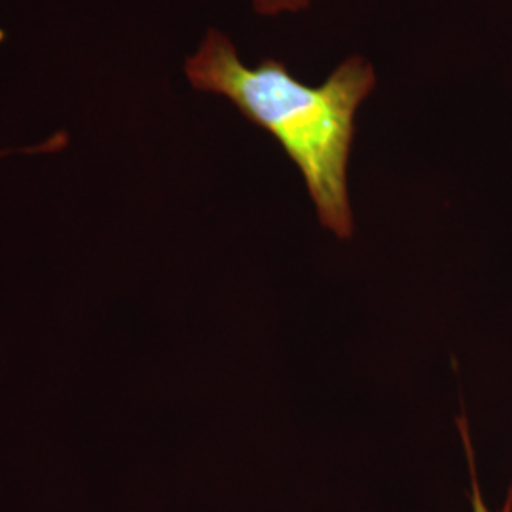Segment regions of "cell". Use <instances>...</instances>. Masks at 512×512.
<instances>
[{
	"label": "cell",
	"mask_w": 512,
	"mask_h": 512,
	"mask_svg": "<svg viewBox=\"0 0 512 512\" xmlns=\"http://www.w3.org/2000/svg\"><path fill=\"white\" fill-rule=\"evenodd\" d=\"M184 73L194 90L230 99L251 124L268 131L300 169L321 224L338 238L353 236L348 162L355 112L376 86L370 61L351 55L325 84L311 88L279 59L266 57L255 69L243 65L234 42L209 29Z\"/></svg>",
	"instance_id": "1"
},
{
	"label": "cell",
	"mask_w": 512,
	"mask_h": 512,
	"mask_svg": "<svg viewBox=\"0 0 512 512\" xmlns=\"http://www.w3.org/2000/svg\"><path fill=\"white\" fill-rule=\"evenodd\" d=\"M459 433H461L463 446H465V452H467V463H469V473H471V505H473V512H492L486 507L484 497L480 492V484H478V476H476L475 452H473V442H471L469 429L463 427ZM499 512H512V484L509 488V494H507V501Z\"/></svg>",
	"instance_id": "2"
},
{
	"label": "cell",
	"mask_w": 512,
	"mask_h": 512,
	"mask_svg": "<svg viewBox=\"0 0 512 512\" xmlns=\"http://www.w3.org/2000/svg\"><path fill=\"white\" fill-rule=\"evenodd\" d=\"M311 0H253L256 14L279 16L283 12H300L310 6Z\"/></svg>",
	"instance_id": "3"
}]
</instances>
